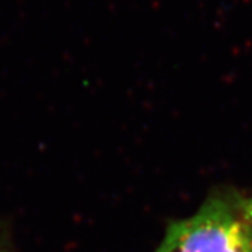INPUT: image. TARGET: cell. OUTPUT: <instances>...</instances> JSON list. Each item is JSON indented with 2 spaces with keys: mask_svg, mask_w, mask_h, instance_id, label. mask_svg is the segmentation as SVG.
I'll list each match as a JSON object with an SVG mask.
<instances>
[{
  "mask_svg": "<svg viewBox=\"0 0 252 252\" xmlns=\"http://www.w3.org/2000/svg\"><path fill=\"white\" fill-rule=\"evenodd\" d=\"M154 252H252V196H209L196 213L168 224Z\"/></svg>",
  "mask_w": 252,
  "mask_h": 252,
  "instance_id": "cell-1",
  "label": "cell"
},
{
  "mask_svg": "<svg viewBox=\"0 0 252 252\" xmlns=\"http://www.w3.org/2000/svg\"><path fill=\"white\" fill-rule=\"evenodd\" d=\"M0 252H9V251H7V250H6V248H4V247L0 244Z\"/></svg>",
  "mask_w": 252,
  "mask_h": 252,
  "instance_id": "cell-2",
  "label": "cell"
}]
</instances>
